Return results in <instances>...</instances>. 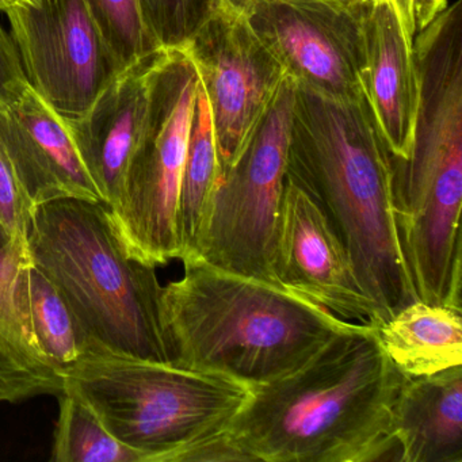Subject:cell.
Instances as JSON below:
<instances>
[{
    "label": "cell",
    "instance_id": "obj_1",
    "mask_svg": "<svg viewBox=\"0 0 462 462\" xmlns=\"http://www.w3.org/2000/svg\"><path fill=\"white\" fill-rule=\"evenodd\" d=\"M404 380L375 327L354 323L293 372L251 386L229 439L247 461L391 459L399 450L392 411Z\"/></svg>",
    "mask_w": 462,
    "mask_h": 462
},
{
    "label": "cell",
    "instance_id": "obj_2",
    "mask_svg": "<svg viewBox=\"0 0 462 462\" xmlns=\"http://www.w3.org/2000/svg\"><path fill=\"white\" fill-rule=\"evenodd\" d=\"M288 178L326 213L377 324L418 300L394 220L393 161L365 94L339 98L296 85Z\"/></svg>",
    "mask_w": 462,
    "mask_h": 462
},
{
    "label": "cell",
    "instance_id": "obj_3",
    "mask_svg": "<svg viewBox=\"0 0 462 462\" xmlns=\"http://www.w3.org/2000/svg\"><path fill=\"white\" fill-rule=\"evenodd\" d=\"M162 291L171 364L250 386L293 372L354 323L282 286L185 259Z\"/></svg>",
    "mask_w": 462,
    "mask_h": 462
},
{
    "label": "cell",
    "instance_id": "obj_4",
    "mask_svg": "<svg viewBox=\"0 0 462 462\" xmlns=\"http://www.w3.org/2000/svg\"><path fill=\"white\" fill-rule=\"evenodd\" d=\"M28 245L34 266L69 305L88 348L171 362L156 267L129 255L106 204L66 197L37 205Z\"/></svg>",
    "mask_w": 462,
    "mask_h": 462
},
{
    "label": "cell",
    "instance_id": "obj_5",
    "mask_svg": "<svg viewBox=\"0 0 462 462\" xmlns=\"http://www.w3.org/2000/svg\"><path fill=\"white\" fill-rule=\"evenodd\" d=\"M106 429L142 462H186L189 454L226 434L251 386L216 373L91 347L64 372Z\"/></svg>",
    "mask_w": 462,
    "mask_h": 462
},
{
    "label": "cell",
    "instance_id": "obj_6",
    "mask_svg": "<svg viewBox=\"0 0 462 462\" xmlns=\"http://www.w3.org/2000/svg\"><path fill=\"white\" fill-rule=\"evenodd\" d=\"M199 83L185 50L161 51L123 197L109 209L129 255L151 266L182 256L178 212Z\"/></svg>",
    "mask_w": 462,
    "mask_h": 462
},
{
    "label": "cell",
    "instance_id": "obj_7",
    "mask_svg": "<svg viewBox=\"0 0 462 462\" xmlns=\"http://www.w3.org/2000/svg\"><path fill=\"white\" fill-rule=\"evenodd\" d=\"M294 97L296 82L286 77L247 147L218 178L186 259L281 286L274 273L275 239L288 178Z\"/></svg>",
    "mask_w": 462,
    "mask_h": 462
},
{
    "label": "cell",
    "instance_id": "obj_8",
    "mask_svg": "<svg viewBox=\"0 0 462 462\" xmlns=\"http://www.w3.org/2000/svg\"><path fill=\"white\" fill-rule=\"evenodd\" d=\"M373 0H251L248 23L296 85L339 98L364 96Z\"/></svg>",
    "mask_w": 462,
    "mask_h": 462
},
{
    "label": "cell",
    "instance_id": "obj_9",
    "mask_svg": "<svg viewBox=\"0 0 462 462\" xmlns=\"http://www.w3.org/2000/svg\"><path fill=\"white\" fill-rule=\"evenodd\" d=\"M182 50L207 93L221 175L247 147L288 75L245 13L232 6L208 21Z\"/></svg>",
    "mask_w": 462,
    "mask_h": 462
},
{
    "label": "cell",
    "instance_id": "obj_10",
    "mask_svg": "<svg viewBox=\"0 0 462 462\" xmlns=\"http://www.w3.org/2000/svg\"><path fill=\"white\" fill-rule=\"evenodd\" d=\"M5 14L29 83L63 118L85 115L124 71L85 0H40Z\"/></svg>",
    "mask_w": 462,
    "mask_h": 462
},
{
    "label": "cell",
    "instance_id": "obj_11",
    "mask_svg": "<svg viewBox=\"0 0 462 462\" xmlns=\"http://www.w3.org/2000/svg\"><path fill=\"white\" fill-rule=\"evenodd\" d=\"M274 273L282 288L343 320L378 323L377 308L359 285L350 255L326 213L291 178L281 204Z\"/></svg>",
    "mask_w": 462,
    "mask_h": 462
},
{
    "label": "cell",
    "instance_id": "obj_12",
    "mask_svg": "<svg viewBox=\"0 0 462 462\" xmlns=\"http://www.w3.org/2000/svg\"><path fill=\"white\" fill-rule=\"evenodd\" d=\"M0 145L31 209L66 197L104 202L66 121L32 86L15 101L0 102Z\"/></svg>",
    "mask_w": 462,
    "mask_h": 462
},
{
    "label": "cell",
    "instance_id": "obj_13",
    "mask_svg": "<svg viewBox=\"0 0 462 462\" xmlns=\"http://www.w3.org/2000/svg\"><path fill=\"white\" fill-rule=\"evenodd\" d=\"M159 53L124 69L85 115L64 118L78 153L110 210L123 197L126 171L147 117L151 74Z\"/></svg>",
    "mask_w": 462,
    "mask_h": 462
},
{
    "label": "cell",
    "instance_id": "obj_14",
    "mask_svg": "<svg viewBox=\"0 0 462 462\" xmlns=\"http://www.w3.org/2000/svg\"><path fill=\"white\" fill-rule=\"evenodd\" d=\"M412 44L389 0H373L362 86L389 152L397 161L408 155L418 113Z\"/></svg>",
    "mask_w": 462,
    "mask_h": 462
},
{
    "label": "cell",
    "instance_id": "obj_15",
    "mask_svg": "<svg viewBox=\"0 0 462 462\" xmlns=\"http://www.w3.org/2000/svg\"><path fill=\"white\" fill-rule=\"evenodd\" d=\"M402 462H462V365L402 381L392 411Z\"/></svg>",
    "mask_w": 462,
    "mask_h": 462
},
{
    "label": "cell",
    "instance_id": "obj_16",
    "mask_svg": "<svg viewBox=\"0 0 462 462\" xmlns=\"http://www.w3.org/2000/svg\"><path fill=\"white\" fill-rule=\"evenodd\" d=\"M33 262L0 259V404L58 396L64 373L42 350L31 312Z\"/></svg>",
    "mask_w": 462,
    "mask_h": 462
},
{
    "label": "cell",
    "instance_id": "obj_17",
    "mask_svg": "<svg viewBox=\"0 0 462 462\" xmlns=\"http://www.w3.org/2000/svg\"><path fill=\"white\" fill-rule=\"evenodd\" d=\"M461 310L415 300L374 326L375 332L404 377L435 374L462 365Z\"/></svg>",
    "mask_w": 462,
    "mask_h": 462
},
{
    "label": "cell",
    "instance_id": "obj_18",
    "mask_svg": "<svg viewBox=\"0 0 462 462\" xmlns=\"http://www.w3.org/2000/svg\"><path fill=\"white\" fill-rule=\"evenodd\" d=\"M218 178L220 163L215 126L207 93L199 82L180 185L178 212V229L182 247L180 261L189 258L193 253L205 212L217 185Z\"/></svg>",
    "mask_w": 462,
    "mask_h": 462
},
{
    "label": "cell",
    "instance_id": "obj_19",
    "mask_svg": "<svg viewBox=\"0 0 462 462\" xmlns=\"http://www.w3.org/2000/svg\"><path fill=\"white\" fill-rule=\"evenodd\" d=\"M59 418L53 438V462H142V456L121 443L93 408L77 393H59Z\"/></svg>",
    "mask_w": 462,
    "mask_h": 462
},
{
    "label": "cell",
    "instance_id": "obj_20",
    "mask_svg": "<svg viewBox=\"0 0 462 462\" xmlns=\"http://www.w3.org/2000/svg\"><path fill=\"white\" fill-rule=\"evenodd\" d=\"M31 312L34 331L48 358L66 372L88 348L71 310L44 274L32 267Z\"/></svg>",
    "mask_w": 462,
    "mask_h": 462
},
{
    "label": "cell",
    "instance_id": "obj_21",
    "mask_svg": "<svg viewBox=\"0 0 462 462\" xmlns=\"http://www.w3.org/2000/svg\"><path fill=\"white\" fill-rule=\"evenodd\" d=\"M105 42L123 69L162 51L148 31L142 0H85Z\"/></svg>",
    "mask_w": 462,
    "mask_h": 462
},
{
    "label": "cell",
    "instance_id": "obj_22",
    "mask_svg": "<svg viewBox=\"0 0 462 462\" xmlns=\"http://www.w3.org/2000/svg\"><path fill=\"white\" fill-rule=\"evenodd\" d=\"M226 6L228 0H142L148 31L162 50H182Z\"/></svg>",
    "mask_w": 462,
    "mask_h": 462
},
{
    "label": "cell",
    "instance_id": "obj_23",
    "mask_svg": "<svg viewBox=\"0 0 462 462\" xmlns=\"http://www.w3.org/2000/svg\"><path fill=\"white\" fill-rule=\"evenodd\" d=\"M31 212L12 164L0 145V226L13 239L26 240Z\"/></svg>",
    "mask_w": 462,
    "mask_h": 462
},
{
    "label": "cell",
    "instance_id": "obj_24",
    "mask_svg": "<svg viewBox=\"0 0 462 462\" xmlns=\"http://www.w3.org/2000/svg\"><path fill=\"white\" fill-rule=\"evenodd\" d=\"M31 86L12 34L0 23V102H13Z\"/></svg>",
    "mask_w": 462,
    "mask_h": 462
},
{
    "label": "cell",
    "instance_id": "obj_25",
    "mask_svg": "<svg viewBox=\"0 0 462 462\" xmlns=\"http://www.w3.org/2000/svg\"><path fill=\"white\" fill-rule=\"evenodd\" d=\"M446 6L448 0H412L416 33L426 28Z\"/></svg>",
    "mask_w": 462,
    "mask_h": 462
},
{
    "label": "cell",
    "instance_id": "obj_26",
    "mask_svg": "<svg viewBox=\"0 0 462 462\" xmlns=\"http://www.w3.org/2000/svg\"><path fill=\"white\" fill-rule=\"evenodd\" d=\"M389 4L396 10L397 17L402 23L405 37L413 42L416 34L415 20H413L412 0H389Z\"/></svg>",
    "mask_w": 462,
    "mask_h": 462
},
{
    "label": "cell",
    "instance_id": "obj_27",
    "mask_svg": "<svg viewBox=\"0 0 462 462\" xmlns=\"http://www.w3.org/2000/svg\"><path fill=\"white\" fill-rule=\"evenodd\" d=\"M40 0H0V13H7L18 7H37Z\"/></svg>",
    "mask_w": 462,
    "mask_h": 462
},
{
    "label": "cell",
    "instance_id": "obj_28",
    "mask_svg": "<svg viewBox=\"0 0 462 462\" xmlns=\"http://www.w3.org/2000/svg\"><path fill=\"white\" fill-rule=\"evenodd\" d=\"M250 4L251 0H228L229 6L235 7V9L237 10H242V12H245Z\"/></svg>",
    "mask_w": 462,
    "mask_h": 462
}]
</instances>
